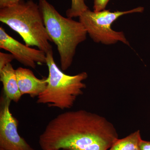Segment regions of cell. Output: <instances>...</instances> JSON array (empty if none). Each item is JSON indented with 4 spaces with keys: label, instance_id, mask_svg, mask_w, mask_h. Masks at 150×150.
I'll return each mask as SVG.
<instances>
[{
    "label": "cell",
    "instance_id": "obj_1",
    "mask_svg": "<svg viewBox=\"0 0 150 150\" xmlns=\"http://www.w3.org/2000/svg\"><path fill=\"white\" fill-rule=\"evenodd\" d=\"M118 139L106 118L80 110L63 112L49 121L38 143L43 150H108Z\"/></svg>",
    "mask_w": 150,
    "mask_h": 150
},
{
    "label": "cell",
    "instance_id": "obj_2",
    "mask_svg": "<svg viewBox=\"0 0 150 150\" xmlns=\"http://www.w3.org/2000/svg\"><path fill=\"white\" fill-rule=\"evenodd\" d=\"M38 5L48 36L57 46L61 69L66 71L72 64L78 45L86 39L87 32L79 21L63 16L47 0H39Z\"/></svg>",
    "mask_w": 150,
    "mask_h": 150
},
{
    "label": "cell",
    "instance_id": "obj_3",
    "mask_svg": "<svg viewBox=\"0 0 150 150\" xmlns=\"http://www.w3.org/2000/svg\"><path fill=\"white\" fill-rule=\"evenodd\" d=\"M0 21L19 34L26 46L46 54L53 51L40 7L33 0H21L0 9Z\"/></svg>",
    "mask_w": 150,
    "mask_h": 150
},
{
    "label": "cell",
    "instance_id": "obj_4",
    "mask_svg": "<svg viewBox=\"0 0 150 150\" xmlns=\"http://www.w3.org/2000/svg\"><path fill=\"white\" fill-rule=\"evenodd\" d=\"M46 64L48 70V84L37 97L36 102L61 110L71 108L86 87L84 81L88 77L87 73L82 72L73 76L64 74L56 65L53 51L46 54Z\"/></svg>",
    "mask_w": 150,
    "mask_h": 150
},
{
    "label": "cell",
    "instance_id": "obj_5",
    "mask_svg": "<svg viewBox=\"0 0 150 150\" xmlns=\"http://www.w3.org/2000/svg\"><path fill=\"white\" fill-rule=\"evenodd\" d=\"M144 10V8L141 6L130 10L115 12L105 9L95 12L88 8L80 16L79 21L95 43L109 45L121 42L129 46V41L123 32L114 30L111 28L112 25L120 17L129 14L141 13Z\"/></svg>",
    "mask_w": 150,
    "mask_h": 150
},
{
    "label": "cell",
    "instance_id": "obj_6",
    "mask_svg": "<svg viewBox=\"0 0 150 150\" xmlns=\"http://www.w3.org/2000/svg\"><path fill=\"white\" fill-rule=\"evenodd\" d=\"M11 100L4 94L1 97L0 149L6 150H35L20 136L18 122L10 109Z\"/></svg>",
    "mask_w": 150,
    "mask_h": 150
},
{
    "label": "cell",
    "instance_id": "obj_7",
    "mask_svg": "<svg viewBox=\"0 0 150 150\" xmlns=\"http://www.w3.org/2000/svg\"><path fill=\"white\" fill-rule=\"evenodd\" d=\"M0 48L8 51L21 64L33 69L36 64H46V54L40 49L30 48L8 35L0 27Z\"/></svg>",
    "mask_w": 150,
    "mask_h": 150
},
{
    "label": "cell",
    "instance_id": "obj_8",
    "mask_svg": "<svg viewBox=\"0 0 150 150\" xmlns=\"http://www.w3.org/2000/svg\"><path fill=\"white\" fill-rule=\"evenodd\" d=\"M16 71L22 95L28 94L31 98L37 97L46 89L48 84L47 78L38 79L31 70L27 68L19 67Z\"/></svg>",
    "mask_w": 150,
    "mask_h": 150
},
{
    "label": "cell",
    "instance_id": "obj_9",
    "mask_svg": "<svg viewBox=\"0 0 150 150\" xmlns=\"http://www.w3.org/2000/svg\"><path fill=\"white\" fill-rule=\"evenodd\" d=\"M0 81L2 83L4 95L11 101L18 102L22 95L18 84L16 71L11 63L0 70Z\"/></svg>",
    "mask_w": 150,
    "mask_h": 150
},
{
    "label": "cell",
    "instance_id": "obj_10",
    "mask_svg": "<svg viewBox=\"0 0 150 150\" xmlns=\"http://www.w3.org/2000/svg\"><path fill=\"white\" fill-rule=\"evenodd\" d=\"M141 133L137 130L122 139H118L108 150H140Z\"/></svg>",
    "mask_w": 150,
    "mask_h": 150
},
{
    "label": "cell",
    "instance_id": "obj_11",
    "mask_svg": "<svg viewBox=\"0 0 150 150\" xmlns=\"http://www.w3.org/2000/svg\"><path fill=\"white\" fill-rule=\"evenodd\" d=\"M88 8L85 3L84 0H71L70 8L66 11L67 17L70 18L79 17Z\"/></svg>",
    "mask_w": 150,
    "mask_h": 150
},
{
    "label": "cell",
    "instance_id": "obj_12",
    "mask_svg": "<svg viewBox=\"0 0 150 150\" xmlns=\"http://www.w3.org/2000/svg\"><path fill=\"white\" fill-rule=\"evenodd\" d=\"M14 59L13 55L11 54L0 52V70L7 65L10 64Z\"/></svg>",
    "mask_w": 150,
    "mask_h": 150
},
{
    "label": "cell",
    "instance_id": "obj_13",
    "mask_svg": "<svg viewBox=\"0 0 150 150\" xmlns=\"http://www.w3.org/2000/svg\"><path fill=\"white\" fill-rule=\"evenodd\" d=\"M110 0H94L93 11L98 12L105 10Z\"/></svg>",
    "mask_w": 150,
    "mask_h": 150
},
{
    "label": "cell",
    "instance_id": "obj_14",
    "mask_svg": "<svg viewBox=\"0 0 150 150\" xmlns=\"http://www.w3.org/2000/svg\"><path fill=\"white\" fill-rule=\"evenodd\" d=\"M21 1V0H0V8L12 5Z\"/></svg>",
    "mask_w": 150,
    "mask_h": 150
},
{
    "label": "cell",
    "instance_id": "obj_15",
    "mask_svg": "<svg viewBox=\"0 0 150 150\" xmlns=\"http://www.w3.org/2000/svg\"><path fill=\"white\" fill-rule=\"evenodd\" d=\"M140 150H150V141L141 140L140 144Z\"/></svg>",
    "mask_w": 150,
    "mask_h": 150
},
{
    "label": "cell",
    "instance_id": "obj_16",
    "mask_svg": "<svg viewBox=\"0 0 150 150\" xmlns=\"http://www.w3.org/2000/svg\"><path fill=\"white\" fill-rule=\"evenodd\" d=\"M55 150H69L65 149H62Z\"/></svg>",
    "mask_w": 150,
    "mask_h": 150
},
{
    "label": "cell",
    "instance_id": "obj_17",
    "mask_svg": "<svg viewBox=\"0 0 150 150\" xmlns=\"http://www.w3.org/2000/svg\"><path fill=\"white\" fill-rule=\"evenodd\" d=\"M0 150H6L3 149H0Z\"/></svg>",
    "mask_w": 150,
    "mask_h": 150
}]
</instances>
